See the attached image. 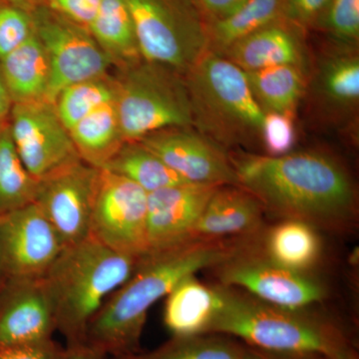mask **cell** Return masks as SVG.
I'll return each instance as SVG.
<instances>
[{"instance_id":"e0dca14e","label":"cell","mask_w":359,"mask_h":359,"mask_svg":"<svg viewBox=\"0 0 359 359\" xmlns=\"http://www.w3.org/2000/svg\"><path fill=\"white\" fill-rule=\"evenodd\" d=\"M264 210L259 200L241 186L216 189L192 231V240L250 238L259 235Z\"/></svg>"},{"instance_id":"277c9868","label":"cell","mask_w":359,"mask_h":359,"mask_svg":"<svg viewBox=\"0 0 359 359\" xmlns=\"http://www.w3.org/2000/svg\"><path fill=\"white\" fill-rule=\"evenodd\" d=\"M142 257L120 254L90 236L63 248L42 280L55 330L67 346L86 342L90 323L108 297L131 278Z\"/></svg>"},{"instance_id":"ba28073f","label":"cell","mask_w":359,"mask_h":359,"mask_svg":"<svg viewBox=\"0 0 359 359\" xmlns=\"http://www.w3.org/2000/svg\"><path fill=\"white\" fill-rule=\"evenodd\" d=\"M34 32L43 45L51 68L49 102L58 92L83 80L112 72L113 66L87 28L46 6L32 11Z\"/></svg>"},{"instance_id":"83f0119b","label":"cell","mask_w":359,"mask_h":359,"mask_svg":"<svg viewBox=\"0 0 359 359\" xmlns=\"http://www.w3.org/2000/svg\"><path fill=\"white\" fill-rule=\"evenodd\" d=\"M114 73L76 82L58 92L53 104L61 122L68 129L105 104L115 101Z\"/></svg>"},{"instance_id":"484cf974","label":"cell","mask_w":359,"mask_h":359,"mask_svg":"<svg viewBox=\"0 0 359 359\" xmlns=\"http://www.w3.org/2000/svg\"><path fill=\"white\" fill-rule=\"evenodd\" d=\"M285 1L249 0L228 18L209 23V51L222 54L238 40L280 20Z\"/></svg>"},{"instance_id":"f35d334b","label":"cell","mask_w":359,"mask_h":359,"mask_svg":"<svg viewBox=\"0 0 359 359\" xmlns=\"http://www.w3.org/2000/svg\"><path fill=\"white\" fill-rule=\"evenodd\" d=\"M13 102L0 68V125L8 121Z\"/></svg>"},{"instance_id":"60d3db41","label":"cell","mask_w":359,"mask_h":359,"mask_svg":"<svg viewBox=\"0 0 359 359\" xmlns=\"http://www.w3.org/2000/svg\"><path fill=\"white\" fill-rule=\"evenodd\" d=\"M244 359H289L282 358V356L275 355V354L264 353V351H257V349L247 347Z\"/></svg>"},{"instance_id":"d590c367","label":"cell","mask_w":359,"mask_h":359,"mask_svg":"<svg viewBox=\"0 0 359 359\" xmlns=\"http://www.w3.org/2000/svg\"><path fill=\"white\" fill-rule=\"evenodd\" d=\"M63 347L53 339H45L21 346L2 347L0 359H60Z\"/></svg>"},{"instance_id":"7c38bea8","label":"cell","mask_w":359,"mask_h":359,"mask_svg":"<svg viewBox=\"0 0 359 359\" xmlns=\"http://www.w3.org/2000/svg\"><path fill=\"white\" fill-rule=\"evenodd\" d=\"M101 169L80 160L37 181L34 204L53 226L63 248L89 237Z\"/></svg>"},{"instance_id":"cb8c5ba5","label":"cell","mask_w":359,"mask_h":359,"mask_svg":"<svg viewBox=\"0 0 359 359\" xmlns=\"http://www.w3.org/2000/svg\"><path fill=\"white\" fill-rule=\"evenodd\" d=\"M245 75L264 112L294 114L306 87L302 66H273L249 71Z\"/></svg>"},{"instance_id":"ab89813d","label":"cell","mask_w":359,"mask_h":359,"mask_svg":"<svg viewBox=\"0 0 359 359\" xmlns=\"http://www.w3.org/2000/svg\"><path fill=\"white\" fill-rule=\"evenodd\" d=\"M0 1L18 7L28 13H32L37 7L43 6L45 0H0Z\"/></svg>"},{"instance_id":"3957f363","label":"cell","mask_w":359,"mask_h":359,"mask_svg":"<svg viewBox=\"0 0 359 359\" xmlns=\"http://www.w3.org/2000/svg\"><path fill=\"white\" fill-rule=\"evenodd\" d=\"M216 287L219 306L207 334L238 337L250 348L289 359H358L332 321L306 309L271 306L233 287Z\"/></svg>"},{"instance_id":"52a82bcc","label":"cell","mask_w":359,"mask_h":359,"mask_svg":"<svg viewBox=\"0 0 359 359\" xmlns=\"http://www.w3.org/2000/svg\"><path fill=\"white\" fill-rule=\"evenodd\" d=\"M142 58L185 76L209 51V23L195 0H125Z\"/></svg>"},{"instance_id":"836d02e7","label":"cell","mask_w":359,"mask_h":359,"mask_svg":"<svg viewBox=\"0 0 359 359\" xmlns=\"http://www.w3.org/2000/svg\"><path fill=\"white\" fill-rule=\"evenodd\" d=\"M332 0H285L283 18L297 27H308L323 20Z\"/></svg>"},{"instance_id":"f1b7e54d","label":"cell","mask_w":359,"mask_h":359,"mask_svg":"<svg viewBox=\"0 0 359 359\" xmlns=\"http://www.w3.org/2000/svg\"><path fill=\"white\" fill-rule=\"evenodd\" d=\"M247 347L222 334L173 337L148 353L114 359H244Z\"/></svg>"},{"instance_id":"30bf717a","label":"cell","mask_w":359,"mask_h":359,"mask_svg":"<svg viewBox=\"0 0 359 359\" xmlns=\"http://www.w3.org/2000/svg\"><path fill=\"white\" fill-rule=\"evenodd\" d=\"M219 285L238 287L259 301L287 309H306L323 301L327 290L309 273L271 263L257 250V242L216 266Z\"/></svg>"},{"instance_id":"44dd1931","label":"cell","mask_w":359,"mask_h":359,"mask_svg":"<svg viewBox=\"0 0 359 359\" xmlns=\"http://www.w3.org/2000/svg\"><path fill=\"white\" fill-rule=\"evenodd\" d=\"M257 250L271 263L309 273L321 257L318 230L306 222L285 219L266 230Z\"/></svg>"},{"instance_id":"4fadbf2b","label":"cell","mask_w":359,"mask_h":359,"mask_svg":"<svg viewBox=\"0 0 359 359\" xmlns=\"http://www.w3.org/2000/svg\"><path fill=\"white\" fill-rule=\"evenodd\" d=\"M62 249L34 203L0 215V278L4 283L43 278Z\"/></svg>"},{"instance_id":"d6a6232c","label":"cell","mask_w":359,"mask_h":359,"mask_svg":"<svg viewBox=\"0 0 359 359\" xmlns=\"http://www.w3.org/2000/svg\"><path fill=\"white\" fill-rule=\"evenodd\" d=\"M261 142L269 156L278 157L289 154L295 142L292 115L264 112Z\"/></svg>"},{"instance_id":"2e32d148","label":"cell","mask_w":359,"mask_h":359,"mask_svg":"<svg viewBox=\"0 0 359 359\" xmlns=\"http://www.w3.org/2000/svg\"><path fill=\"white\" fill-rule=\"evenodd\" d=\"M55 330L42 278L4 283L0 290V348L52 339Z\"/></svg>"},{"instance_id":"e575fe53","label":"cell","mask_w":359,"mask_h":359,"mask_svg":"<svg viewBox=\"0 0 359 359\" xmlns=\"http://www.w3.org/2000/svg\"><path fill=\"white\" fill-rule=\"evenodd\" d=\"M101 1L102 0H45L44 6L89 30Z\"/></svg>"},{"instance_id":"74e56055","label":"cell","mask_w":359,"mask_h":359,"mask_svg":"<svg viewBox=\"0 0 359 359\" xmlns=\"http://www.w3.org/2000/svg\"><path fill=\"white\" fill-rule=\"evenodd\" d=\"M107 354L104 353L102 349L84 342V344L66 346V348H63L60 359H107Z\"/></svg>"},{"instance_id":"7402d4cb","label":"cell","mask_w":359,"mask_h":359,"mask_svg":"<svg viewBox=\"0 0 359 359\" xmlns=\"http://www.w3.org/2000/svg\"><path fill=\"white\" fill-rule=\"evenodd\" d=\"M89 32L109 58L113 70L123 69L143 59L125 0H102Z\"/></svg>"},{"instance_id":"4dcf8cb0","label":"cell","mask_w":359,"mask_h":359,"mask_svg":"<svg viewBox=\"0 0 359 359\" xmlns=\"http://www.w3.org/2000/svg\"><path fill=\"white\" fill-rule=\"evenodd\" d=\"M33 33L32 13L0 1V59L25 43Z\"/></svg>"},{"instance_id":"ffe728a7","label":"cell","mask_w":359,"mask_h":359,"mask_svg":"<svg viewBox=\"0 0 359 359\" xmlns=\"http://www.w3.org/2000/svg\"><path fill=\"white\" fill-rule=\"evenodd\" d=\"M0 68L13 104L48 101L50 63L35 32L0 59Z\"/></svg>"},{"instance_id":"7a4b0ae2","label":"cell","mask_w":359,"mask_h":359,"mask_svg":"<svg viewBox=\"0 0 359 359\" xmlns=\"http://www.w3.org/2000/svg\"><path fill=\"white\" fill-rule=\"evenodd\" d=\"M255 237L191 240L148 252L131 278L108 297L87 330L86 342L114 358L139 353L149 311L186 276L216 268L254 244Z\"/></svg>"},{"instance_id":"8d00e7d4","label":"cell","mask_w":359,"mask_h":359,"mask_svg":"<svg viewBox=\"0 0 359 359\" xmlns=\"http://www.w3.org/2000/svg\"><path fill=\"white\" fill-rule=\"evenodd\" d=\"M248 1L249 0H195L208 23L228 18Z\"/></svg>"},{"instance_id":"4316f807","label":"cell","mask_w":359,"mask_h":359,"mask_svg":"<svg viewBox=\"0 0 359 359\" xmlns=\"http://www.w3.org/2000/svg\"><path fill=\"white\" fill-rule=\"evenodd\" d=\"M37 180L21 161L8 121L0 125V215L34 203Z\"/></svg>"},{"instance_id":"9a60e30c","label":"cell","mask_w":359,"mask_h":359,"mask_svg":"<svg viewBox=\"0 0 359 359\" xmlns=\"http://www.w3.org/2000/svg\"><path fill=\"white\" fill-rule=\"evenodd\" d=\"M219 186L183 183L148 194V252L171 249L192 240V231Z\"/></svg>"},{"instance_id":"f546056e","label":"cell","mask_w":359,"mask_h":359,"mask_svg":"<svg viewBox=\"0 0 359 359\" xmlns=\"http://www.w3.org/2000/svg\"><path fill=\"white\" fill-rule=\"evenodd\" d=\"M323 94L339 105H354L359 99V58L355 54H340L328 59L321 70Z\"/></svg>"},{"instance_id":"ac0fdd59","label":"cell","mask_w":359,"mask_h":359,"mask_svg":"<svg viewBox=\"0 0 359 359\" xmlns=\"http://www.w3.org/2000/svg\"><path fill=\"white\" fill-rule=\"evenodd\" d=\"M292 25L280 18L231 44L223 55L244 70L278 65H302V47Z\"/></svg>"},{"instance_id":"8fae6325","label":"cell","mask_w":359,"mask_h":359,"mask_svg":"<svg viewBox=\"0 0 359 359\" xmlns=\"http://www.w3.org/2000/svg\"><path fill=\"white\" fill-rule=\"evenodd\" d=\"M8 124L23 165L37 181L81 160L53 103L13 104Z\"/></svg>"},{"instance_id":"5b68a950","label":"cell","mask_w":359,"mask_h":359,"mask_svg":"<svg viewBox=\"0 0 359 359\" xmlns=\"http://www.w3.org/2000/svg\"><path fill=\"white\" fill-rule=\"evenodd\" d=\"M193 126L221 145L261 140L264 112L244 70L219 54L208 51L186 73Z\"/></svg>"},{"instance_id":"b9f144b4","label":"cell","mask_w":359,"mask_h":359,"mask_svg":"<svg viewBox=\"0 0 359 359\" xmlns=\"http://www.w3.org/2000/svg\"><path fill=\"white\" fill-rule=\"evenodd\" d=\"M4 283L2 282L1 278H0V290H1V287H4Z\"/></svg>"},{"instance_id":"6da1fadb","label":"cell","mask_w":359,"mask_h":359,"mask_svg":"<svg viewBox=\"0 0 359 359\" xmlns=\"http://www.w3.org/2000/svg\"><path fill=\"white\" fill-rule=\"evenodd\" d=\"M231 161L238 186L252 193L264 211L306 222L316 230L346 231L355 224V187L334 158L301 152L245 154Z\"/></svg>"},{"instance_id":"d4e9b609","label":"cell","mask_w":359,"mask_h":359,"mask_svg":"<svg viewBox=\"0 0 359 359\" xmlns=\"http://www.w3.org/2000/svg\"><path fill=\"white\" fill-rule=\"evenodd\" d=\"M103 169L129 179L148 194L167 187L190 183L175 173L140 141L125 142Z\"/></svg>"},{"instance_id":"9c48e42d","label":"cell","mask_w":359,"mask_h":359,"mask_svg":"<svg viewBox=\"0 0 359 359\" xmlns=\"http://www.w3.org/2000/svg\"><path fill=\"white\" fill-rule=\"evenodd\" d=\"M148 193L120 175L101 169L90 224V237L109 249L142 257L148 254Z\"/></svg>"},{"instance_id":"1f68e13d","label":"cell","mask_w":359,"mask_h":359,"mask_svg":"<svg viewBox=\"0 0 359 359\" xmlns=\"http://www.w3.org/2000/svg\"><path fill=\"white\" fill-rule=\"evenodd\" d=\"M321 20L340 41L355 43L359 37V0H332Z\"/></svg>"},{"instance_id":"8992f818","label":"cell","mask_w":359,"mask_h":359,"mask_svg":"<svg viewBox=\"0 0 359 359\" xmlns=\"http://www.w3.org/2000/svg\"><path fill=\"white\" fill-rule=\"evenodd\" d=\"M113 73L117 82L116 108L125 142L141 140L159 130L193 127L184 75L144 59Z\"/></svg>"},{"instance_id":"5bb4252c","label":"cell","mask_w":359,"mask_h":359,"mask_svg":"<svg viewBox=\"0 0 359 359\" xmlns=\"http://www.w3.org/2000/svg\"><path fill=\"white\" fill-rule=\"evenodd\" d=\"M139 141L187 182L238 186L231 158L192 127L159 130Z\"/></svg>"},{"instance_id":"603a6c76","label":"cell","mask_w":359,"mask_h":359,"mask_svg":"<svg viewBox=\"0 0 359 359\" xmlns=\"http://www.w3.org/2000/svg\"><path fill=\"white\" fill-rule=\"evenodd\" d=\"M78 156L103 169L125 143L115 101L101 106L69 130Z\"/></svg>"},{"instance_id":"d6986e66","label":"cell","mask_w":359,"mask_h":359,"mask_svg":"<svg viewBox=\"0 0 359 359\" xmlns=\"http://www.w3.org/2000/svg\"><path fill=\"white\" fill-rule=\"evenodd\" d=\"M219 306L216 285L186 276L167 294L164 323L173 337L207 334Z\"/></svg>"}]
</instances>
